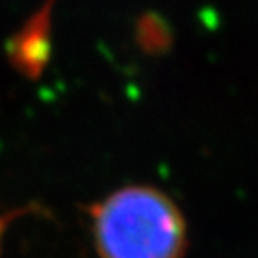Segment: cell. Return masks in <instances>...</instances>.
Here are the masks:
<instances>
[{
  "instance_id": "obj_1",
  "label": "cell",
  "mask_w": 258,
  "mask_h": 258,
  "mask_svg": "<svg viewBox=\"0 0 258 258\" xmlns=\"http://www.w3.org/2000/svg\"><path fill=\"white\" fill-rule=\"evenodd\" d=\"M92 239L100 258H182L187 230L165 191L128 185L92 207Z\"/></svg>"
}]
</instances>
